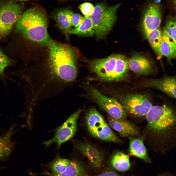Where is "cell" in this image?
Masks as SVG:
<instances>
[{
    "instance_id": "44dd1931",
    "label": "cell",
    "mask_w": 176,
    "mask_h": 176,
    "mask_svg": "<svg viewBox=\"0 0 176 176\" xmlns=\"http://www.w3.org/2000/svg\"><path fill=\"white\" fill-rule=\"evenodd\" d=\"M13 131L11 129L0 137V159L8 156L12 152L14 144L11 138Z\"/></svg>"
},
{
    "instance_id": "83f0119b",
    "label": "cell",
    "mask_w": 176,
    "mask_h": 176,
    "mask_svg": "<svg viewBox=\"0 0 176 176\" xmlns=\"http://www.w3.org/2000/svg\"><path fill=\"white\" fill-rule=\"evenodd\" d=\"M95 176H124L120 175L116 172L108 169L104 170Z\"/></svg>"
},
{
    "instance_id": "9a60e30c",
    "label": "cell",
    "mask_w": 176,
    "mask_h": 176,
    "mask_svg": "<svg viewBox=\"0 0 176 176\" xmlns=\"http://www.w3.org/2000/svg\"><path fill=\"white\" fill-rule=\"evenodd\" d=\"M42 174L48 176H92L88 167L82 161L75 158L70 160L66 170L60 175H53L47 171Z\"/></svg>"
},
{
    "instance_id": "2e32d148",
    "label": "cell",
    "mask_w": 176,
    "mask_h": 176,
    "mask_svg": "<svg viewBox=\"0 0 176 176\" xmlns=\"http://www.w3.org/2000/svg\"><path fill=\"white\" fill-rule=\"evenodd\" d=\"M108 169L115 171L124 172L130 167L129 156L119 151L114 153L107 162Z\"/></svg>"
},
{
    "instance_id": "5bb4252c",
    "label": "cell",
    "mask_w": 176,
    "mask_h": 176,
    "mask_svg": "<svg viewBox=\"0 0 176 176\" xmlns=\"http://www.w3.org/2000/svg\"><path fill=\"white\" fill-rule=\"evenodd\" d=\"M107 122L110 127L124 137L139 136V131L133 123L127 121L114 119L108 116Z\"/></svg>"
},
{
    "instance_id": "8992f818",
    "label": "cell",
    "mask_w": 176,
    "mask_h": 176,
    "mask_svg": "<svg viewBox=\"0 0 176 176\" xmlns=\"http://www.w3.org/2000/svg\"><path fill=\"white\" fill-rule=\"evenodd\" d=\"M120 5L109 6L99 4L94 7L93 12L90 16L95 28L96 37L102 38L111 29L116 19V12Z\"/></svg>"
},
{
    "instance_id": "484cf974",
    "label": "cell",
    "mask_w": 176,
    "mask_h": 176,
    "mask_svg": "<svg viewBox=\"0 0 176 176\" xmlns=\"http://www.w3.org/2000/svg\"><path fill=\"white\" fill-rule=\"evenodd\" d=\"M80 10L85 17H90L94 10V7L89 2L83 3L80 5Z\"/></svg>"
},
{
    "instance_id": "277c9868",
    "label": "cell",
    "mask_w": 176,
    "mask_h": 176,
    "mask_svg": "<svg viewBox=\"0 0 176 176\" xmlns=\"http://www.w3.org/2000/svg\"><path fill=\"white\" fill-rule=\"evenodd\" d=\"M83 87L88 97L106 112L109 117L115 120H126L127 113L121 104L116 98L105 96L88 82H84Z\"/></svg>"
},
{
    "instance_id": "7a4b0ae2",
    "label": "cell",
    "mask_w": 176,
    "mask_h": 176,
    "mask_svg": "<svg viewBox=\"0 0 176 176\" xmlns=\"http://www.w3.org/2000/svg\"><path fill=\"white\" fill-rule=\"evenodd\" d=\"M128 60L124 55H112L96 59L89 64L90 71L102 81L116 82L127 80L128 77Z\"/></svg>"
},
{
    "instance_id": "30bf717a",
    "label": "cell",
    "mask_w": 176,
    "mask_h": 176,
    "mask_svg": "<svg viewBox=\"0 0 176 176\" xmlns=\"http://www.w3.org/2000/svg\"><path fill=\"white\" fill-rule=\"evenodd\" d=\"M161 10L160 4L156 1L150 3L144 9L142 19V28L145 38L150 32L160 26Z\"/></svg>"
},
{
    "instance_id": "7c38bea8",
    "label": "cell",
    "mask_w": 176,
    "mask_h": 176,
    "mask_svg": "<svg viewBox=\"0 0 176 176\" xmlns=\"http://www.w3.org/2000/svg\"><path fill=\"white\" fill-rule=\"evenodd\" d=\"M176 77L166 76L157 79H147L137 84L140 88H151L158 89L168 96L176 98Z\"/></svg>"
},
{
    "instance_id": "8fae6325",
    "label": "cell",
    "mask_w": 176,
    "mask_h": 176,
    "mask_svg": "<svg viewBox=\"0 0 176 176\" xmlns=\"http://www.w3.org/2000/svg\"><path fill=\"white\" fill-rule=\"evenodd\" d=\"M74 143L79 152L88 159L93 170L96 172L100 171L105 162L103 152L88 142H76Z\"/></svg>"
},
{
    "instance_id": "603a6c76",
    "label": "cell",
    "mask_w": 176,
    "mask_h": 176,
    "mask_svg": "<svg viewBox=\"0 0 176 176\" xmlns=\"http://www.w3.org/2000/svg\"><path fill=\"white\" fill-rule=\"evenodd\" d=\"M161 50L163 56L166 57L170 63L171 59L176 58V44L163 33Z\"/></svg>"
},
{
    "instance_id": "4fadbf2b",
    "label": "cell",
    "mask_w": 176,
    "mask_h": 176,
    "mask_svg": "<svg viewBox=\"0 0 176 176\" xmlns=\"http://www.w3.org/2000/svg\"><path fill=\"white\" fill-rule=\"evenodd\" d=\"M128 61L129 68L138 75L147 76L154 73L155 70L152 63L143 55H134Z\"/></svg>"
},
{
    "instance_id": "ac0fdd59",
    "label": "cell",
    "mask_w": 176,
    "mask_h": 176,
    "mask_svg": "<svg viewBox=\"0 0 176 176\" xmlns=\"http://www.w3.org/2000/svg\"><path fill=\"white\" fill-rule=\"evenodd\" d=\"M73 13L70 10L62 9L57 11L53 16V18L67 38L72 26L71 18Z\"/></svg>"
},
{
    "instance_id": "f1b7e54d",
    "label": "cell",
    "mask_w": 176,
    "mask_h": 176,
    "mask_svg": "<svg viewBox=\"0 0 176 176\" xmlns=\"http://www.w3.org/2000/svg\"><path fill=\"white\" fill-rule=\"evenodd\" d=\"M163 176H170V175H167L166 174V175H164Z\"/></svg>"
},
{
    "instance_id": "4316f807",
    "label": "cell",
    "mask_w": 176,
    "mask_h": 176,
    "mask_svg": "<svg viewBox=\"0 0 176 176\" xmlns=\"http://www.w3.org/2000/svg\"><path fill=\"white\" fill-rule=\"evenodd\" d=\"M85 17L77 13H73L71 18L72 26L77 28L83 22Z\"/></svg>"
},
{
    "instance_id": "3957f363",
    "label": "cell",
    "mask_w": 176,
    "mask_h": 176,
    "mask_svg": "<svg viewBox=\"0 0 176 176\" xmlns=\"http://www.w3.org/2000/svg\"><path fill=\"white\" fill-rule=\"evenodd\" d=\"M146 117L147 129L154 136H163L168 133L175 125V112L165 105L153 106Z\"/></svg>"
},
{
    "instance_id": "ffe728a7",
    "label": "cell",
    "mask_w": 176,
    "mask_h": 176,
    "mask_svg": "<svg viewBox=\"0 0 176 176\" xmlns=\"http://www.w3.org/2000/svg\"><path fill=\"white\" fill-rule=\"evenodd\" d=\"M70 161L69 159L58 156L46 165L50 174L54 175H60L64 172L67 167Z\"/></svg>"
},
{
    "instance_id": "ba28073f",
    "label": "cell",
    "mask_w": 176,
    "mask_h": 176,
    "mask_svg": "<svg viewBox=\"0 0 176 176\" xmlns=\"http://www.w3.org/2000/svg\"><path fill=\"white\" fill-rule=\"evenodd\" d=\"M116 99L122 105L127 113L135 117L146 116L152 105L148 96L141 94L116 95Z\"/></svg>"
},
{
    "instance_id": "5b68a950",
    "label": "cell",
    "mask_w": 176,
    "mask_h": 176,
    "mask_svg": "<svg viewBox=\"0 0 176 176\" xmlns=\"http://www.w3.org/2000/svg\"><path fill=\"white\" fill-rule=\"evenodd\" d=\"M86 126L93 137L105 141L119 143L121 140L113 131L103 116L95 108H90L85 117Z\"/></svg>"
},
{
    "instance_id": "cb8c5ba5",
    "label": "cell",
    "mask_w": 176,
    "mask_h": 176,
    "mask_svg": "<svg viewBox=\"0 0 176 176\" xmlns=\"http://www.w3.org/2000/svg\"><path fill=\"white\" fill-rule=\"evenodd\" d=\"M176 44V20L174 17L169 18L166 22L163 33Z\"/></svg>"
},
{
    "instance_id": "e0dca14e",
    "label": "cell",
    "mask_w": 176,
    "mask_h": 176,
    "mask_svg": "<svg viewBox=\"0 0 176 176\" xmlns=\"http://www.w3.org/2000/svg\"><path fill=\"white\" fill-rule=\"evenodd\" d=\"M128 137L130 143L129 154L142 159L146 162H150V159L144 144V137L136 138L130 136Z\"/></svg>"
},
{
    "instance_id": "d6986e66",
    "label": "cell",
    "mask_w": 176,
    "mask_h": 176,
    "mask_svg": "<svg viewBox=\"0 0 176 176\" xmlns=\"http://www.w3.org/2000/svg\"><path fill=\"white\" fill-rule=\"evenodd\" d=\"M95 31L94 25L90 17H85L83 22L77 27L71 29L69 34L92 36L95 34Z\"/></svg>"
},
{
    "instance_id": "9c48e42d",
    "label": "cell",
    "mask_w": 176,
    "mask_h": 176,
    "mask_svg": "<svg viewBox=\"0 0 176 176\" xmlns=\"http://www.w3.org/2000/svg\"><path fill=\"white\" fill-rule=\"evenodd\" d=\"M82 110L80 109H79L73 113L62 125L57 127L55 130L54 137L43 143L45 146L48 147L55 143L60 147L63 143L73 137L76 133L77 120Z\"/></svg>"
},
{
    "instance_id": "d4e9b609",
    "label": "cell",
    "mask_w": 176,
    "mask_h": 176,
    "mask_svg": "<svg viewBox=\"0 0 176 176\" xmlns=\"http://www.w3.org/2000/svg\"><path fill=\"white\" fill-rule=\"evenodd\" d=\"M13 63L12 61L0 50V79L3 80L6 77L4 70L7 67Z\"/></svg>"
},
{
    "instance_id": "52a82bcc",
    "label": "cell",
    "mask_w": 176,
    "mask_h": 176,
    "mask_svg": "<svg viewBox=\"0 0 176 176\" xmlns=\"http://www.w3.org/2000/svg\"><path fill=\"white\" fill-rule=\"evenodd\" d=\"M23 4L13 0H8L0 4V38L8 35L13 26L22 14Z\"/></svg>"
},
{
    "instance_id": "7402d4cb",
    "label": "cell",
    "mask_w": 176,
    "mask_h": 176,
    "mask_svg": "<svg viewBox=\"0 0 176 176\" xmlns=\"http://www.w3.org/2000/svg\"><path fill=\"white\" fill-rule=\"evenodd\" d=\"M162 34L161 30L158 28L150 32L146 37L156 55L160 57L163 56L161 50Z\"/></svg>"
},
{
    "instance_id": "6da1fadb",
    "label": "cell",
    "mask_w": 176,
    "mask_h": 176,
    "mask_svg": "<svg viewBox=\"0 0 176 176\" xmlns=\"http://www.w3.org/2000/svg\"><path fill=\"white\" fill-rule=\"evenodd\" d=\"M45 12L34 7L22 14L16 24L17 31L24 38L37 44L47 45L51 39L47 31Z\"/></svg>"
}]
</instances>
